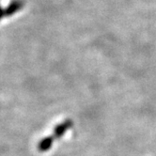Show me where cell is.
Segmentation results:
<instances>
[{
  "label": "cell",
  "instance_id": "obj_1",
  "mask_svg": "<svg viewBox=\"0 0 156 156\" xmlns=\"http://www.w3.org/2000/svg\"><path fill=\"white\" fill-rule=\"evenodd\" d=\"M73 126V121L71 119H67L63 120L61 123L58 124L57 126L55 127L54 133L52 135L53 137L55 138V140L61 138L64 136V133L67 131H69Z\"/></svg>",
  "mask_w": 156,
  "mask_h": 156
},
{
  "label": "cell",
  "instance_id": "obj_2",
  "mask_svg": "<svg viewBox=\"0 0 156 156\" xmlns=\"http://www.w3.org/2000/svg\"><path fill=\"white\" fill-rule=\"evenodd\" d=\"M24 6H25V2L23 0H13V1H12L9 4L8 7L4 9L5 17L12 16L13 14L20 12V10L24 8Z\"/></svg>",
  "mask_w": 156,
  "mask_h": 156
},
{
  "label": "cell",
  "instance_id": "obj_3",
  "mask_svg": "<svg viewBox=\"0 0 156 156\" xmlns=\"http://www.w3.org/2000/svg\"><path fill=\"white\" fill-rule=\"evenodd\" d=\"M54 141H55V138L53 137L52 135L42 138L38 144V150L41 152H45V151H49L53 146Z\"/></svg>",
  "mask_w": 156,
  "mask_h": 156
},
{
  "label": "cell",
  "instance_id": "obj_4",
  "mask_svg": "<svg viewBox=\"0 0 156 156\" xmlns=\"http://www.w3.org/2000/svg\"><path fill=\"white\" fill-rule=\"evenodd\" d=\"M5 17V14H4V9L0 6V20H1L2 18Z\"/></svg>",
  "mask_w": 156,
  "mask_h": 156
}]
</instances>
